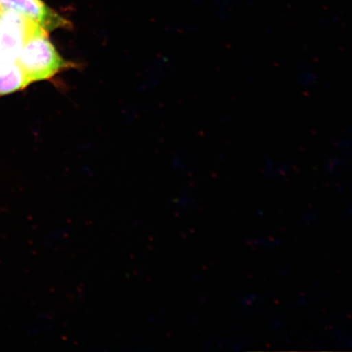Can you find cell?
I'll use <instances>...</instances> for the list:
<instances>
[{
    "label": "cell",
    "mask_w": 352,
    "mask_h": 352,
    "mask_svg": "<svg viewBox=\"0 0 352 352\" xmlns=\"http://www.w3.org/2000/svg\"><path fill=\"white\" fill-rule=\"evenodd\" d=\"M16 63L32 83L47 80L73 66L57 52L42 26L25 43Z\"/></svg>",
    "instance_id": "1"
},
{
    "label": "cell",
    "mask_w": 352,
    "mask_h": 352,
    "mask_svg": "<svg viewBox=\"0 0 352 352\" xmlns=\"http://www.w3.org/2000/svg\"><path fill=\"white\" fill-rule=\"evenodd\" d=\"M41 26L19 13L0 12V67L16 63L25 43Z\"/></svg>",
    "instance_id": "2"
},
{
    "label": "cell",
    "mask_w": 352,
    "mask_h": 352,
    "mask_svg": "<svg viewBox=\"0 0 352 352\" xmlns=\"http://www.w3.org/2000/svg\"><path fill=\"white\" fill-rule=\"evenodd\" d=\"M0 8L28 17L37 22L47 32L72 28V23L68 20L48 7L42 0H0Z\"/></svg>",
    "instance_id": "3"
},
{
    "label": "cell",
    "mask_w": 352,
    "mask_h": 352,
    "mask_svg": "<svg viewBox=\"0 0 352 352\" xmlns=\"http://www.w3.org/2000/svg\"><path fill=\"white\" fill-rule=\"evenodd\" d=\"M30 83L19 63L0 67V96L24 89Z\"/></svg>",
    "instance_id": "4"
},
{
    "label": "cell",
    "mask_w": 352,
    "mask_h": 352,
    "mask_svg": "<svg viewBox=\"0 0 352 352\" xmlns=\"http://www.w3.org/2000/svg\"><path fill=\"white\" fill-rule=\"evenodd\" d=\"M1 11H2V10H1V8H0V12H1Z\"/></svg>",
    "instance_id": "5"
}]
</instances>
